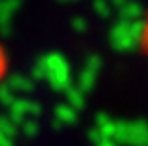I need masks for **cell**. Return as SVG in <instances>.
<instances>
[{
  "label": "cell",
  "instance_id": "6da1fadb",
  "mask_svg": "<svg viewBox=\"0 0 148 146\" xmlns=\"http://www.w3.org/2000/svg\"><path fill=\"white\" fill-rule=\"evenodd\" d=\"M144 21H118L110 29L108 42L116 51H131L139 44H143L144 36Z\"/></svg>",
  "mask_w": 148,
  "mask_h": 146
},
{
  "label": "cell",
  "instance_id": "277c9868",
  "mask_svg": "<svg viewBox=\"0 0 148 146\" xmlns=\"http://www.w3.org/2000/svg\"><path fill=\"white\" fill-rule=\"evenodd\" d=\"M103 66V61H101V57L93 55L91 59H89V63H87V70H84L82 74V87L86 91H89L93 87V82H95V76L97 72H99V69Z\"/></svg>",
  "mask_w": 148,
  "mask_h": 146
},
{
  "label": "cell",
  "instance_id": "3957f363",
  "mask_svg": "<svg viewBox=\"0 0 148 146\" xmlns=\"http://www.w3.org/2000/svg\"><path fill=\"white\" fill-rule=\"evenodd\" d=\"M114 8H118L120 21H140L143 6L137 2H114Z\"/></svg>",
  "mask_w": 148,
  "mask_h": 146
},
{
  "label": "cell",
  "instance_id": "5b68a950",
  "mask_svg": "<svg viewBox=\"0 0 148 146\" xmlns=\"http://www.w3.org/2000/svg\"><path fill=\"white\" fill-rule=\"evenodd\" d=\"M95 12L99 13L101 17H108L110 15V6L106 4V2H99V4H95Z\"/></svg>",
  "mask_w": 148,
  "mask_h": 146
},
{
  "label": "cell",
  "instance_id": "52a82bcc",
  "mask_svg": "<svg viewBox=\"0 0 148 146\" xmlns=\"http://www.w3.org/2000/svg\"><path fill=\"white\" fill-rule=\"evenodd\" d=\"M97 146H118V144H116V142H114V141H108V138H106V141L99 142V144H97Z\"/></svg>",
  "mask_w": 148,
  "mask_h": 146
},
{
  "label": "cell",
  "instance_id": "7a4b0ae2",
  "mask_svg": "<svg viewBox=\"0 0 148 146\" xmlns=\"http://www.w3.org/2000/svg\"><path fill=\"white\" fill-rule=\"evenodd\" d=\"M112 141L118 146H148V121L135 120V121H123L116 120Z\"/></svg>",
  "mask_w": 148,
  "mask_h": 146
},
{
  "label": "cell",
  "instance_id": "ba28073f",
  "mask_svg": "<svg viewBox=\"0 0 148 146\" xmlns=\"http://www.w3.org/2000/svg\"><path fill=\"white\" fill-rule=\"evenodd\" d=\"M4 66H6V61H4V55H2V51H0V76H2V72H4Z\"/></svg>",
  "mask_w": 148,
  "mask_h": 146
},
{
  "label": "cell",
  "instance_id": "8992f818",
  "mask_svg": "<svg viewBox=\"0 0 148 146\" xmlns=\"http://www.w3.org/2000/svg\"><path fill=\"white\" fill-rule=\"evenodd\" d=\"M143 46H144V49H148V21H146V27H144V36H143Z\"/></svg>",
  "mask_w": 148,
  "mask_h": 146
}]
</instances>
